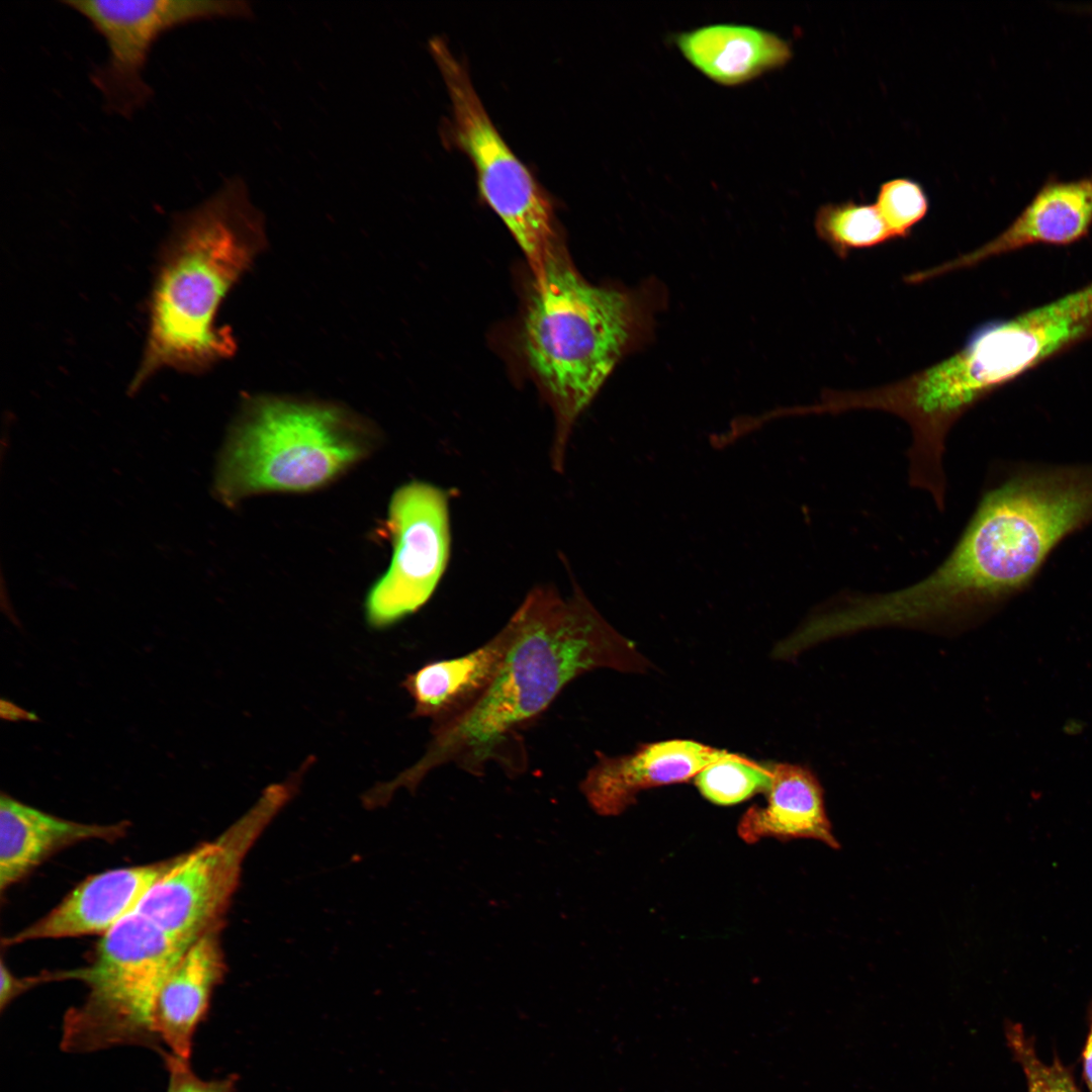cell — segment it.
<instances>
[{
  "mask_svg": "<svg viewBox=\"0 0 1092 1092\" xmlns=\"http://www.w3.org/2000/svg\"><path fill=\"white\" fill-rule=\"evenodd\" d=\"M512 640L491 681L457 717L432 727L413 766L382 785L385 795L414 792L433 769L454 763L474 776L490 762L523 763L518 731L542 715L563 689L600 668L647 672L651 662L616 631L575 584L567 597L550 585L528 593L509 619Z\"/></svg>",
  "mask_w": 1092,
  "mask_h": 1092,
  "instance_id": "1",
  "label": "cell"
},
{
  "mask_svg": "<svg viewBox=\"0 0 1092 1092\" xmlns=\"http://www.w3.org/2000/svg\"><path fill=\"white\" fill-rule=\"evenodd\" d=\"M266 242L264 218L241 177L177 213L162 246L149 303L144 354L129 386L136 391L162 369L197 373L230 356L218 307Z\"/></svg>",
  "mask_w": 1092,
  "mask_h": 1092,
  "instance_id": "2",
  "label": "cell"
},
{
  "mask_svg": "<svg viewBox=\"0 0 1092 1092\" xmlns=\"http://www.w3.org/2000/svg\"><path fill=\"white\" fill-rule=\"evenodd\" d=\"M664 295L655 281L631 289L593 284L572 266L564 248L534 279L519 345L554 414L550 457L556 471L564 468L579 415L618 362L650 340Z\"/></svg>",
  "mask_w": 1092,
  "mask_h": 1092,
  "instance_id": "3",
  "label": "cell"
},
{
  "mask_svg": "<svg viewBox=\"0 0 1092 1092\" xmlns=\"http://www.w3.org/2000/svg\"><path fill=\"white\" fill-rule=\"evenodd\" d=\"M378 444L374 429L348 411L279 397L248 402L219 456L215 492L228 506L262 493L329 485Z\"/></svg>",
  "mask_w": 1092,
  "mask_h": 1092,
  "instance_id": "4",
  "label": "cell"
},
{
  "mask_svg": "<svg viewBox=\"0 0 1092 1092\" xmlns=\"http://www.w3.org/2000/svg\"><path fill=\"white\" fill-rule=\"evenodd\" d=\"M189 945L139 912L123 918L102 935L86 967L64 972V979L80 980L88 993L65 1013L62 1049L91 1053L142 1045L157 1052V999Z\"/></svg>",
  "mask_w": 1092,
  "mask_h": 1092,
  "instance_id": "5",
  "label": "cell"
},
{
  "mask_svg": "<svg viewBox=\"0 0 1092 1092\" xmlns=\"http://www.w3.org/2000/svg\"><path fill=\"white\" fill-rule=\"evenodd\" d=\"M429 49L451 102L442 136L446 145L468 156L479 195L513 236L537 279L547 262L564 248L553 202L495 127L467 67L441 36L432 37Z\"/></svg>",
  "mask_w": 1092,
  "mask_h": 1092,
  "instance_id": "6",
  "label": "cell"
},
{
  "mask_svg": "<svg viewBox=\"0 0 1092 1092\" xmlns=\"http://www.w3.org/2000/svg\"><path fill=\"white\" fill-rule=\"evenodd\" d=\"M311 762L307 759L286 781L268 786L256 803L215 839L180 854L135 912L188 944L222 927L246 855L293 797Z\"/></svg>",
  "mask_w": 1092,
  "mask_h": 1092,
  "instance_id": "7",
  "label": "cell"
},
{
  "mask_svg": "<svg viewBox=\"0 0 1092 1092\" xmlns=\"http://www.w3.org/2000/svg\"><path fill=\"white\" fill-rule=\"evenodd\" d=\"M101 35L107 57L90 73L107 113L124 118L153 97L145 70L154 43L165 32L213 18H247L252 6L241 0H64Z\"/></svg>",
  "mask_w": 1092,
  "mask_h": 1092,
  "instance_id": "8",
  "label": "cell"
},
{
  "mask_svg": "<svg viewBox=\"0 0 1092 1092\" xmlns=\"http://www.w3.org/2000/svg\"><path fill=\"white\" fill-rule=\"evenodd\" d=\"M449 493L414 480L392 494L385 521L392 545L387 570L364 602L367 624L386 629L418 612L432 598L451 550Z\"/></svg>",
  "mask_w": 1092,
  "mask_h": 1092,
  "instance_id": "9",
  "label": "cell"
},
{
  "mask_svg": "<svg viewBox=\"0 0 1092 1092\" xmlns=\"http://www.w3.org/2000/svg\"><path fill=\"white\" fill-rule=\"evenodd\" d=\"M1091 226L1092 174L1068 181L1049 180L998 236L973 251L907 274L904 282L923 283L1032 245H1070L1085 237Z\"/></svg>",
  "mask_w": 1092,
  "mask_h": 1092,
  "instance_id": "10",
  "label": "cell"
},
{
  "mask_svg": "<svg viewBox=\"0 0 1092 1092\" xmlns=\"http://www.w3.org/2000/svg\"><path fill=\"white\" fill-rule=\"evenodd\" d=\"M729 753L684 739L646 743L617 756L597 752V761L579 788L597 814L617 816L631 807L642 791L687 782Z\"/></svg>",
  "mask_w": 1092,
  "mask_h": 1092,
  "instance_id": "11",
  "label": "cell"
},
{
  "mask_svg": "<svg viewBox=\"0 0 1092 1092\" xmlns=\"http://www.w3.org/2000/svg\"><path fill=\"white\" fill-rule=\"evenodd\" d=\"M178 856L92 875L48 914L5 938L3 943L8 946L35 939L104 935L136 911L147 893Z\"/></svg>",
  "mask_w": 1092,
  "mask_h": 1092,
  "instance_id": "12",
  "label": "cell"
},
{
  "mask_svg": "<svg viewBox=\"0 0 1092 1092\" xmlns=\"http://www.w3.org/2000/svg\"><path fill=\"white\" fill-rule=\"evenodd\" d=\"M220 930L213 928L195 939L165 980L153 1024L159 1054L168 1051L189 1060L196 1028L226 972Z\"/></svg>",
  "mask_w": 1092,
  "mask_h": 1092,
  "instance_id": "13",
  "label": "cell"
},
{
  "mask_svg": "<svg viewBox=\"0 0 1092 1092\" xmlns=\"http://www.w3.org/2000/svg\"><path fill=\"white\" fill-rule=\"evenodd\" d=\"M681 56L710 80L738 86L786 66L791 42L767 29L742 23H713L671 36Z\"/></svg>",
  "mask_w": 1092,
  "mask_h": 1092,
  "instance_id": "14",
  "label": "cell"
},
{
  "mask_svg": "<svg viewBox=\"0 0 1092 1092\" xmlns=\"http://www.w3.org/2000/svg\"><path fill=\"white\" fill-rule=\"evenodd\" d=\"M128 823L86 824L63 819L2 794L0 799V890L18 883L55 852L75 843L114 841Z\"/></svg>",
  "mask_w": 1092,
  "mask_h": 1092,
  "instance_id": "15",
  "label": "cell"
},
{
  "mask_svg": "<svg viewBox=\"0 0 1092 1092\" xmlns=\"http://www.w3.org/2000/svg\"><path fill=\"white\" fill-rule=\"evenodd\" d=\"M509 621L489 640L472 651L431 661L407 674L401 687L414 702L411 717L429 718L437 727L460 715L484 692L512 640Z\"/></svg>",
  "mask_w": 1092,
  "mask_h": 1092,
  "instance_id": "16",
  "label": "cell"
},
{
  "mask_svg": "<svg viewBox=\"0 0 1092 1092\" xmlns=\"http://www.w3.org/2000/svg\"><path fill=\"white\" fill-rule=\"evenodd\" d=\"M772 783L765 806H752L738 823V835L748 843L765 837L783 841L797 838L819 840L840 848L826 814L824 791L807 767L770 762Z\"/></svg>",
  "mask_w": 1092,
  "mask_h": 1092,
  "instance_id": "17",
  "label": "cell"
},
{
  "mask_svg": "<svg viewBox=\"0 0 1092 1092\" xmlns=\"http://www.w3.org/2000/svg\"><path fill=\"white\" fill-rule=\"evenodd\" d=\"M814 226L819 239L842 260L854 250L892 240L875 203L851 199L822 204L816 211Z\"/></svg>",
  "mask_w": 1092,
  "mask_h": 1092,
  "instance_id": "18",
  "label": "cell"
},
{
  "mask_svg": "<svg viewBox=\"0 0 1092 1092\" xmlns=\"http://www.w3.org/2000/svg\"><path fill=\"white\" fill-rule=\"evenodd\" d=\"M700 793L718 805H733L758 793L766 794L772 783L769 763L729 753L701 770L695 778Z\"/></svg>",
  "mask_w": 1092,
  "mask_h": 1092,
  "instance_id": "19",
  "label": "cell"
},
{
  "mask_svg": "<svg viewBox=\"0 0 1092 1092\" xmlns=\"http://www.w3.org/2000/svg\"><path fill=\"white\" fill-rule=\"evenodd\" d=\"M892 240L906 239L927 214L928 196L920 183L910 178H895L882 183L876 202Z\"/></svg>",
  "mask_w": 1092,
  "mask_h": 1092,
  "instance_id": "20",
  "label": "cell"
},
{
  "mask_svg": "<svg viewBox=\"0 0 1092 1092\" xmlns=\"http://www.w3.org/2000/svg\"><path fill=\"white\" fill-rule=\"evenodd\" d=\"M1006 1037L1023 1070L1028 1092H1080L1072 1073L1059 1059L1051 1064L1039 1059L1032 1038L1020 1024L1009 1023Z\"/></svg>",
  "mask_w": 1092,
  "mask_h": 1092,
  "instance_id": "21",
  "label": "cell"
},
{
  "mask_svg": "<svg viewBox=\"0 0 1092 1092\" xmlns=\"http://www.w3.org/2000/svg\"><path fill=\"white\" fill-rule=\"evenodd\" d=\"M160 1056L168 1073V1086L166 1092H234L237 1076L232 1075L219 1080L205 1081L200 1079L190 1068L187 1059L178 1057L168 1051H163Z\"/></svg>",
  "mask_w": 1092,
  "mask_h": 1092,
  "instance_id": "22",
  "label": "cell"
},
{
  "mask_svg": "<svg viewBox=\"0 0 1092 1092\" xmlns=\"http://www.w3.org/2000/svg\"><path fill=\"white\" fill-rule=\"evenodd\" d=\"M1 985H0V1008L4 1010L17 996L21 995L26 990L41 984L43 982H50L53 980V973H43L38 976L30 978H17L6 967L5 963L1 962Z\"/></svg>",
  "mask_w": 1092,
  "mask_h": 1092,
  "instance_id": "23",
  "label": "cell"
},
{
  "mask_svg": "<svg viewBox=\"0 0 1092 1092\" xmlns=\"http://www.w3.org/2000/svg\"><path fill=\"white\" fill-rule=\"evenodd\" d=\"M1083 1077L1089 1092H1092V1001L1089 1009V1031L1082 1054Z\"/></svg>",
  "mask_w": 1092,
  "mask_h": 1092,
  "instance_id": "24",
  "label": "cell"
},
{
  "mask_svg": "<svg viewBox=\"0 0 1092 1092\" xmlns=\"http://www.w3.org/2000/svg\"><path fill=\"white\" fill-rule=\"evenodd\" d=\"M1079 9H1081L1082 11H1090V12H1092V5L1091 6H1083L1082 8H1079Z\"/></svg>",
  "mask_w": 1092,
  "mask_h": 1092,
  "instance_id": "25",
  "label": "cell"
}]
</instances>
